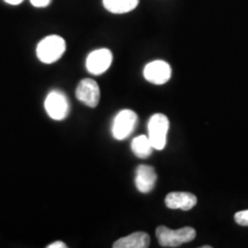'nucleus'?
Masks as SVG:
<instances>
[{
	"label": "nucleus",
	"instance_id": "7ed1b4c3",
	"mask_svg": "<svg viewBox=\"0 0 248 248\" xmlns=\"http://www.w3.org/2000/svg\"><path fill=\"white\" fill-rule=\"evenodd\" d=\"M148 138L154 150L162 151L167 145V135L169 131V120L164 114H154L147 124Z\"/></svg>",
	"mask_w": 248,
	"mask_h": 248
},
{
	"label": "nucleus",
	"instance_id": "f257e3e1",
	"mask_svg": "<svg viewBox=\"0 0 248 248\" xmlns=\"http://www.w3.org/2000/svg\"><path fill=\"white\" fill-rule=\"evenodd\" d=\"M66 52V42L60 36L51 35L38 43L36 48L37 57L43 63L57 62Z\"/></svg>",
	"mask_w": 248,
	"mask_h": 248
},
{
	"label": "nucleus",
	"instance_id": "6e6552de",
	"mask_svg": "<svg viewBox=\"0 0 248 248\" xmlns=\"http://www.w3.org/2000/svg\"><path fill=\"white\" fill-rule=\"evenodd\" d=\"M76 97L86 106L97 107L100 101V89L98 83L92 78L82 79L77 85Z\"/></svg>",
	"mask_w": 248,
	"mask_h": 248
},
{
	"label": "nucleus",
	"instance_id": "9b49d317",
	"mask_svg": "<svg viewBox=\"0 0 248 248\" xmlns=\"http://www.w3.org/2000/svg\"><path fill=\"white\" fill-rule=\"evenodd\" d=\"M150 235L145 232H133V233L121 238L114 243V248H147L150 246Z\"/></svg>",
	"mask_w": 248,
	"mask_h": 248
},
{
	"label": "nucleus",
	"instance_id": "9d476101",
	"mask_svg": "<svg viewBox=\"0 0 248 248\" xmlns=\"http://www.w3.org/2000/svg\"><path fill=\"white\" fill-rule=\"evenodd\" d=\"M197 202V197L188 192H171L164 199V203L170 209L190 210L193 208Z\"/></svg>",
	"mask_w": 248,
	"mask_h": 248
},
{
	"label": "nucleus",
	"instance_id": "423d86ee",
	"mask_svg": "<svg viewBox=\"0 0 248 248\" xmlns=\"http://www.w3.org/2000/svg\"><path fill=\"white\" fill-rule=\"evenodd\" d=\"M113 62V54L108 48H99L91 52L86 59V69L92 75H101L107 71Z\"/></svg>",
	"mask_w": 248,
	"mask_h": 248
},
{
	"label": "nucleus",
	"instance_id": "0eeeda50",
	"mask_svg": "<svg viewBox=\"0 0 248 248\" xmlns=\"http://www.w3.org/2000/svg\"><path fill=\"white\" fill-rule=\"evenodd\" d=\"M144 77L155 85L166 84L171 77V68L162 60H155L147 63L144 69Z\"/></svg>",
	"mask_w": 248,
	"mask_h": 248
},
{
	"label": "nucleus",
	"instance_id": "f3484780",
	"mask_svg": "<svg viewBox=\"0 0 248 248\" xmlns=\"http://www.w3.org/2000/svg\"><path fill=\"white\" fill-rule=\"evenodd\" d=\"M6 2H7V4H9V5H20L21 2L23 1V0H5Z\"/></svg>",
	"mask_w": 248,
	"mask_h": 248
},
{
	"label": "nucleus",
	"instance_id": "f8f14e48",
	"mask_svg": "<svg viewBox=\"0 0 248 248\" xmlns=\"http://www.w3.org/2000/svg\"><path fill=\"white\" fill-rule=\"evenodd\" d=\"M104 7L113 14L129 13L137 7L139 0H102Z\"/></svg>",
	"mask_w": 248,
	"mask_h": 248
},
{
	"label": "nucleus",
	"instance_id": "2eb2a0df",
	"mask_svg": "<svg viewBox=\"0 0 248 248\" xmlns=\"http://www.w3.org/2000/svg\"><path fill=\"white\" fill-rule=\"evenodd\" d=\"M31 5L35 6V7L38 8H43V7H47V6L51 4V0H30Z\"/></svg>",
	"mask_w": 248,
	"mask_h": 248
},
{
	"label": "nucleus",
	"instance_id": "ddd939ff",
	"mask_svg": "<svg viewBox=\"0 0 248 248\" xmlns=\"http://www.w3.org/2000/svg\"><path fill=\"white\" fill-rule=\"evenodd\" d=\"M131 150L136 156L140 157V159H146L152 154L154 148L152 146L148 136L141 135L133 139L131 142Z\"/></svg>",
	"mask_w": 248,
	"mask_h": 248
},
{
	"label": "nucleus",
	"instance_id": "20e7f679",
	"mask_svg": "<svg viewBox=\"0 0 248 248\" xmlns=\"http://www.w3.org/2000/svg\"><path fill=\"white\" fill-rule=\"evenodd\" d=\"M138 116L133 110L123 109L115 116L111 125V135L116 140H124L135 131Z\"/></svg>",
	"mask_w": 248,
	"mask_h": 248
},
{
	"label": "nucleus",
	"instance_id": "4468645a",
	"mask_svg": "<svg viewBox=\"0 0 248 248\" xmlns=\"http://www.w3.org/2000/svg\"><path fill=\"white\" fill-rule=\"evenodd\" d=\"M234 221L241 226H248V209L235 213Z\"/></svg>",
	"mask_w": 248,
	"mask_h": 248
},
{
	"label": "nucleus",
	"instance_id": "39448f33",
	"mask_svg": "<svg viewBox=\"0 0 248 248\" xmlns=\"http://www.w3.org/2000/svg\"><path fill=\"white\" fill-rule=\"evenodd\" d=\"M44 106L48 116L55 121L66 119L70 110L69 101L66 94L58 90H53L48 93L45 99Z\"/></svg>",
	"mask_w": 248,
	"mask_h": 248
},
{
	"label": "nucleus",
	"instance_id": "1a4fd4ad",
	"mask_svg": "<svg viewBox=\"0 0 248 248\" xmlns=\"http://www.w3.org/2000/svg\"><path fill=\"white\" fill-rule=\"evenodd\" d=\"M156 172L153 167L140 164L136 170V187L141 193H150L156 184Z\"/></svg>",
	"mask_w": 248,
	"mask_h": 248
},
{
	"label": "nucleus",
	"instance_id": "dca6fc26",
	"mask_svg": "<svg viewBox=\"0 0 248 248\" xmlns=\"http://www.w3.org/2000/svg\"><path fill=\"white\" fill-rule=\"evenodd\" d=\"M47 248H67V245L63 241H55V243L48 245Z\"/></svg>",
	"mask_w": 248,
	"mask_h": 248
},
{
	"label": "nucleus",
	"instance_id": "f03ea898",
	"mask_svg": "<svg viewBox=\"0 0 248 248\" xmlns=\"http://www.w3.org/2000/svg\"><path fill=\"white\" fill-rule=\"evenodd\" d=\"M155 234L162 247H179L183 244L193 240L197 232L190 226H185L178 230H171L167 226L161 225L156 229Z\"/></svg>",
	"mask_w": 248,
	"mask_h": 248
}]
</instances>
